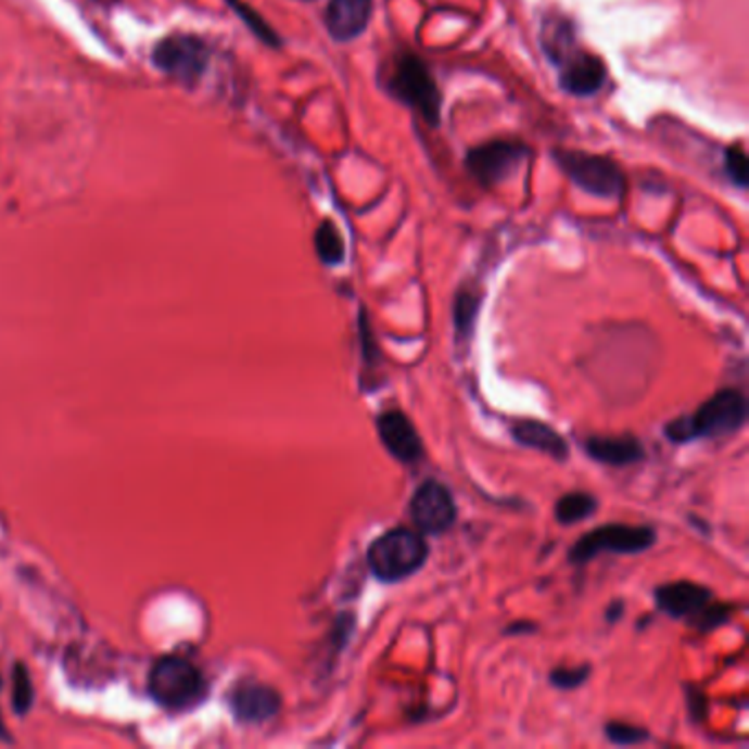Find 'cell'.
<instances>
[{
    "label": "cell",
    "mask_w": 749,
    "mask_h": 749,
    "mask_svg": "<svg viewBox=\"0 0 749 749\" xmlns=\"http://www.w3.org/2000/svg\"><path fill=\"white\" fill-rule=\"evenodd\" d=\"M360 350H363V360H365V365H377V363H373V360H377V358H381V352H379V347H377V343H373V339H371V332H369V326H367V315L365 313H360Z\"/></svg>",
    "instance_id": "cell-27"
},
{
    "label": "cell",
    "mask_w": 749,
    "mask_h": 749,
    "mask_svg": "<svg viewBox=\"0 0 749 749\" xmlns=\"http://www.w3.org/2000/svg\"><path fill=\"white\" fill-rule=\"evenodd\" d=\"M416 528L424 534L440 536L448 532L457 519V508L453 495L440 482H424L411 497L409 506Z\"/></svg>",
    "instance_id": "cell-9"
},
{
    "label": "cell",
    "mask_w": 749,
    "mask_h": 749,
    "mask_svg": "<svg viewBox=\"0 0 749 749\" xmlns=\"http://www.w3.org/2000/svg\"><path fill=\"white\" fill-rule=\"evenodd\" d=\"M541 45H543V51L549 55V60L560 66L576 51L574 27L566 18L545 21L543 31H541Z\"/></svg>",
    "instance_id": "cell-17"
},
{
    "label": "cell",
    "mask_w": 749,
    "mask_h": 749,
    "mask_svg": "<svg viewBox=\"0 0 749 749\" xmlns=\"http://www.w3.org/2000/svg\"><path fill=\"white\" fill-rule=\"evenodd\" d=\"M622 607H624L622 600H615V602L609 607V611H607V620H609V622H615V620L622 615Z\"/></svg>",
    "instance_id": "cell-29"
},
{
    "label": "cell",
    "mask_w": 749,
    "mask_h": 749,
    "mask_svg": "<svg viewBox=\"0 0 749 749\" xmlns=\"http://www.w3.org/2000/svg\"><path fill=\"white\" fill-rule=\"evenodd\" d=\"M538 626L534 622H515L506 629V635H517V633H534Z\"/></svg>",
    "instance_id": "cell-28"
},
{
    "label": "cell",
    "mask_w": 749,
    "mask_h": 749,
    "mask_svg": "<svg viewBox=\"0 0 749 749\" xmlns=\"http://www.w3.org/2000/svg\"><path fill=\"white\" fill-rule=\"evenodd\" d=\"M589 457L605 466L624 468L644 459V446L635 435H592L585 440Z\"/></svg>",
    "instance_id": "cell-15"
},
{
    "label": "cell",
    "mask_w": 749,
    "mask_h": 749,
    "mask_svg": "<svg viewBox=\"0 0 749 749\" xmlns=\"http://www.w3.org/2000/svg\"><path fill=\"white\" fill-rule=\"evenodd\" d=\"M551 156L583 192L598 199H622L626 178L615 161L579 150H554Z\"/></svg>",
    "instance_id": "cell-5"
},
{
    "label": "cell",
    "mask_w": 749,
    "mask_h": 749,
    "mask_svg": "<svg viewBox=\"0 0 749 749\" xmlns=\"http://www.w3.org/2000/svg\"><path fill=\"white\" fill-rule=\"evenodd\" d=\"M560 68V86L576 98L594 96L607 81L605 62L592 53L574 51Z\"/></svg>",
    "instance_id": "cell-12"
},
{
    "label": "cell",
    "mask_w": 749,
    "mask_h": 749,
    "mask_svg": "<svg viewBox=\"0 0 749 749\" xmlns=\"http://www.w3.org/2000/svg\"><path fill=\"white\" fill-rule=\"evenodd\" d=\"M210 62L207 45L196 36H169L154 49V64L176 81L192 86Z\"/></svg>",
    "instance_id": "cell-7"
},
{
    "label": "cell",
    "mask_w": 749,
    "mask_h": 749,
    "mask_svg": "<svg viewBox=\"0 0 749 749\" xmlns=\"http://www.w3.org/2000/svg\"><path fill=\"white\" fill-rule=\"evenodd\" d=\"M729 613H732V607H729V605H716V602L712 600V602H708L706 607H701L695 615H690V618H686V620H688V624H690L693 629L712 631V629L721 626L723 622H727Z\"/></svg>",
    "instance_id": "cell-21"
},
{
    "label": "cell",
    "mask_w": 749,
    "mask_h": 749,
    "mask_svg": "<svg viewBox=\"0 0 749 749\" xmlns=\"http://www.w3.org/2000/svg\"><path fill=\"white\" fill-rule=\"evenodd\" d=\"M388 88L396 100L407 104L409 109L418 111L420 117L429 126L440 124V106L442 96L435 86V79L429 66L414 53H405L396 58L394 68L388 79Z\"/></svg>",
    "instance_id": "cell-4"
},
{
    "label": "cell",
    "mask_w": 749,
    "mask_h": 749,
    "mask_svg": "<svg viewBox=\"0 0 749 749\" xmlns=\"http://www.w3.org/2000/svg\"><path fill=\"white\" fill-rule=\"evenodd\" d=\"M605 734L613 745H639L648 740V732L644 727L622 723V721H611L605 725Z\"/></svg>",
    "instance_id": "cell-23"
},
{
    "label": "cell",
    "mask_w": 749,
    "mask_h": 749,
    "mask_svg": "<svg viewBox=\"0 0 749 749\" xmlns=\"http://www.w3.org/2000/svg\"><path fill=\"white\" fill-rule=\"evenodd\" d=\"M480 306H482V295L475 293L473 289H461L455 295V302H453V323H455V334H457L459 341L466 339V337H471L475 319H478V313H480Z\"/></svg>",
    "instance_id": "cell-19"
},
{
    "label": "cell",
    "mask_w": 749,
    "mask_h": 749,
    "mask_svg": "<svg viewBox=\"0 0 749 749\" xmlns=\"http://www.w3.org/2000/svg\"><path fill=\"white\" fill-rule=\"evenodd\" d=\"M429 558V545L411 528H394L381 534L367 549V566L383 583H398L422 570Z\"/></svg>",
    "instance_id": "cell-2"
},
{
    "label": "cell",
    "mask_w": 749,
    "mask_h": 749,
    "mask_svg": "<svg viewBox=\"0 0 749 749\" xmlns=\"http://www.w3.org/2000/svg\"><path fill=\"white\" fill-rule=\"evenodd\" d=\"M0 740H10V734H8V727H5L3 719H0Z\"/></svg>",
    "instance_id": "cell-30"
},
{
    "label": "cell",
    "mask_w": 749,
    "mask_h": 749,
    "mask_svg": "<svg viewBox=\"0 0 749 749\" xmlns=\"http://www.w3.org/2000/svg\"><path fill=\"white\" fill-rule=\"evenodd\" d=\"M725 172L734 185L738 187L747 185V156L740 148L732 145L725 150Z\"/></svg>",
    "instance_id": "cell-26"
},
{
    "label": "cell",
    "mask_w": 749,
    "mask_h": 749,
    "mask_svg": "<svg viewBox=\"0 0 749 749\" xmlns=\"http://www.w3.org/2000/svg\"><path fill=\"white\" fill-rule=\"evenodd\" d=\"M714 600V594L697 583L690 581H677L655 589V602L658 609L669 613L671 618H690L701 607Z\"/></svg>",
    "instance_id": "cell-13"
},
{
    "label": "cell",
    "mask_w": 749,
    "mask_h": 749,
    "mask_svg": "<svg viewBox=\"0 0 749 749\" xmlns=\"http://www.w3.org/2000/svg\"><path fill=\"white\" fill-rule=\"evenodd\" d=\"M512 437L534 450H541L558 461H566L570 455V446L566 437L554 431L549 424L538 420H519L512 424Z\"/></svg>",
    "instance_id": "cell-16"
},
{
    "label": "cell",
    "mask_w": 749,
    "mask_h": 749,
    "mask_svg": "<svg viewBox=\"0 0 749 749\" xmlns=\"http://www.w3.org/2000/svg\"><path fill=\"white\" fill-rule=\"evenodd\" d=\"M592 675V667L583 664V667H560L554 669L549 673V682L551 686L560 688V690H574L579 686H583Z\"/></svg>",
    "instance_id": "cell-22"
},
{
    "label": "cell",
    "mask_w": 749,
    "mask_h": 749,
    "mask_svg": "<svg viewBox=\"0 0 749 749\" xmlns=\"http://www.w3.org/2000/svg\"><path fill=\"white\" fill-rule=\"evenodd\" d=\"M14 710L18 714H25L31 703H34V686H31V680H29V673L23 664H16L14 669Z\"/></svg>",
    "instance_id": "cell-24"
},
{
    "label": "cell",
    "mask_w": 749,
    "mask_h": 749,
    "mask_svg": "<svg viewBox=\"0 0 749 749\" xmlns=\"http://www.w3.org/2000/svg\"><path fill=\"white\" fill-rule=\"evenodd\" d=\"M747 420V401L738 390H721L695 414L667 424V437L684 444L697 437H725L736 433Z\"/></svg>",
    "instance_id": "cell-1"
},
{
    "label": "cell",
    "mask_w": 749,
    "mask_h": 749,
    "mask_svg": "<svg viewBox=\"0 0 749 749\" xmlns=\"http://www.w3.org/2000/svg\"><path fill=\"white\" fill-rule=\"evenodd\" d=\"M377 429L383 446L403 464L411 466L424 457L422 440L414 427V422L398 409L383 411L377 418Z\"/></svg>",
    "instance_id": "cell-10"
},
{
    "label": "cell",
    "mask_w": 749,
    "mask_h": 749,
    "mask_svg": "<svg viewBox=\"0 0 749 749\" xmlns=\"http://www.w3.org/2000/svg\"><path fill=\"white\" fill-rule=\"evenodd\" d=\"M371 16V0H330L326 10V27L337 42L358 38Z\"/></svg>",
    "instance_id": "cell-14"
},
{
    "label": "cell",
    "mask_w": 749,
    "mask_h": 749,
    "mask_svg": "<svg viewBox=\"0 0 749 749\" xmlns=\"http://www.w3.org/2000/svg\"><path fill=\"white\" fill-rule=\"evenodd\" d=\"M528 156V148L519 141H491L466 154V167L482 185H499L517 172Z\"/></svg>",
    "instance_id": "cell-8"
},
{
    "label": "cell",
    "mask_w": 749,
    "mask_h": 749,
    "mask_svg": "<svg viewBox=\"0 0 749 749\" xmlns=\"http://www.w3.org/2000/svg\"><path fill=\"white\" fill-rule=\"evenodd\" d=\"M148 690L163 708L182 712L203 701L207 684L192 662L182 658H163L150 671Z\"/></svg>",
    "instance_id": "cell-3"
},
{
    "label": "cell",
    "mask_w": 749,
    "mask_h": 749,
    "mask_svg": "<svg viewBox=\"0 0 749 749\" xmlns=\"http://www.w3.org/2000/svg\"><path fill=\"white\" fill-rule=\"evenodd\" d=\"M596 510H598V502L594 495L570 493V495L560 497L556 502L554 515H556V521L560 525H572V523H581V521L589 519L592 515H596Z\"/></svg>",
    "instance_id": "cell-18"
},
{
    "label": "cell",
    "mask_w": 749,
    "mask_h": 749,
    "mask_svg": "<svg viewBox=\"0 0 749 749\" xmlns=\"http://www.w3.org/2000/svg\"><path fill=\"white\" fill-rule=\"evenodd\" d=\"M229 706L236 721L255 725L272 719L279 712V708H282V697L266 684L240 682L229 695Z\"/></svg>",
    "instance_id": "cell-11"
},
{
    "label": "cell",
    "mask_w": 749,
    "mask_h": 749,
    "mask_svg": "<svg viewBox=\"0 0 749 749\" xmlns=\"http://www.w3.org/2000/svg\"><path fill=\"white\" fill-rule=\"evenodd\" d=\"M655 541H658V532L648 525H624V523L600 525L579 538V543L570 549V563L585 566L605 551L642 554L650 549Z\"/></svg>",
    "instance_id": "cell-6"
},
{
    "label": "cell",
    "mask_w": 749,
    "mask_h": 749,
    "mask_svg": "<svg viewBox=\"0 0 749 749\" xmlns=\"http://www.w3.org/2000/svg\"><path fill=\"white\" fill-rule=\"evenodd\" d=\"M315 249H317V255L321 257V262L328 266H339L343 262L345 244H343V238H341L339 229L334 227V223H330V220L321 223V227L315 233Z\"/></svg>",
    "instance_id": "cell-20"
},
{
    "label": "cell",
    "mask_w": 749,
    "mask_h": 749,
    "mask_svg": "<svg viewBox=\"0 0 749 749\" xmlns=\"http://www.w3.org/2000/svg\"><path fill=\"white\" fill-rule=\"evenodd\" d=\"M231 3H233V8H236V12L244 18V23L253 29V34L259 38V40H264L266 45H279V40H277V34L262 21V16H257L253 10H249L246 5H242V3H238V0H231Z\"/></svg>",
    "instance_id": "cell-25"
}]
</instances>
